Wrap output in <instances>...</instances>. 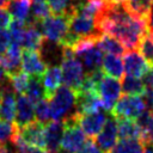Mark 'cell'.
Returning <instances> with one entry per match:
<instances>
[{
    "label": "cell",
    "instance_id": "13",
    "mask_svg": "<svg viewBox=\"0 0 153 153\" xmlns=\"http://www.w3.org/2000/svg\"><path fill=\"white\" fill-rule=\"evenodd\" d=\"M22 47L11 43L8 49L0 55V67L4 68L8 76L14 75L22 71Z\"/></svg>",
    "mask_w": 153,
    "mask_h": 153
},
{
    "label": "cell",
    "instance_id": "47",
    "mask_svg": "<svg viewBox=\"0 0 153 153\" xmlns=\"http://www.w3.org/2000/svg\"><path fill=\"white\" fill-rule=\"evenodd\" d=\"M0 106H1V94H0Z\"/></svg>",
    "mask_w": 153,
    "mask_h": 153
},
{
    "label": "cell",
    "instance_id": "43",
    "mask_svg": "<svg viewBox=\"0 0 153 153\" xmlns=\"http://www.w3.org/2000/svg\"><path fill=\"white\" fill-rule=\"evenodd\" d=\"M142 153H153V146H146Z\"/></svg>",
    "mask_w": 153,
    "mask_h": 153
},
{
    "label": "cell",
    "instance_id": "19",
    "mask_svg": "<svg viewBox=\"0 0 153 153\" xmlns=\"http://www.w3.org/2000/svg\"><path fill=\"white\" fill-rule=\"evenodd\" d=\"M42 84L44 87V97L50 98L54 92L61 86L62 80V71L59 66H49L44 74L41 76Z\"/></svg>",
    "mask_w": 153,
    "mask_h": 153
},
{
    "label": "cell",
    "instance_id": "38",
    "mask_svg": "<svg viewBox=\"0 0 153 153\" xmlns=\"http://www.w3.org/2000/svg\"><path fill=\"white\" fill-rule=\"evenodd\" d=\"M78 153H103V152L98 147V145L93 141V139H88Z\"/></svg>",
    "mask_w": 153,
    "mask_h": 153
},
{
    "label": "cell",
    "instance_id": "28",
    "mask_svg": "<svg viewBox=\"0 0 153 153\" xmlns=\"http://www.w3.org/2000/svg\"><path fill=\"white\" fill-rule=\"evenodd\" d=\"M25 93H26L27 98L33 104L43 98V96H44V87H43L41 76L31 75V78L29 79V85H27V88H26Z\"/></svg>",
    "mask_w": 153,
    "mask_h": 153
},
{
    "label": "cell",
    "instance_id": "7",
    "mask_svg": "<svg viewBox=\"0 0 153 153\" xmlns=\"http://www.w3.org/2000/svg\"><path fill=\"white\" fill-rule=\"evenodd\" d=\"M68 30L81 38H94L98 39L103 33L98 27L94 18L74 13L68 17Z\"/></svg>",
    "mask_w": 153,
    "mask_h": 153
},
{
    "label": "cell",
    "instance_id": "26",
    "mask_svg": "<svg viewBox=\"0 0 153 153\" xmlns=\"http://www.w3.org/2000/svg\"><path fill=\"white\" fill-rule=\"evenodd\" d=\"M145 147L139 139H120L111 153H142Z\"/></svg>",
    "mask_w": 153,
    "mask_h": 153
},
{
    "label": "cell",
    "instance_id": "10",
    "mask_svg": "<svg viewBox=\"0 0 153 153\" xmlns=\"http://www.w3.org/2000/svg\"><path fill=\"white\" fill-rule=\"evenodd\" d=\"M76 122L85 133V135L88 136V139L97 137V135L102 131L105 122H106V115L103 111L91 112V114H79L76 112Z\"/></svg>",
    "mask_w": 153,
    "mask_h": 153
},
{
    "label": "cell",
    "instance_id": "14",
    "mask_svg": "<svg viewBox=\"0 0 153 153\" xmlns=\"http://www.w3.org/2000/svg\"><path fill=\"white\" fill-rule=\"evenodd\" d=\"M48 65L44 62L39 51L23 49L22 53V69L26 74L42 76L47 71Z\"/></svg>",
    "mask_w": 153,
    "mask_h": 153
},
{
    "label": "cell",
    "instance_id": "29",
    "mask_svg": "<svg viewBox=\"0 0 153 153\" xmlns=\"http://www.w3.org/2000/svg\"><path fill=\"white\" fill-rule=\"evenodd\" d=\"M19 134H20V128L17 126V123L0 120V143H5L7 141L13 142V140Z\"/></svg>",
    "mask_w": 153,
    "mask_h": 153
},
{
    "label": "cell",
    "instance_id": "12",
    "mask_svg": "<svg viewBox=\"0 0 153 153\" xmlns=\"http://www.w3.org/2000/svg\"><path fill=\"white\" fill-rule=\"evenodd\" d=\"M117 136H118L117 120L115 117L114 118L110 117L106 120L102 131L97 135V145L103 153H111V151L117 143Z\"/></svg>",
    "mask_w": 153,
    "mask_h": 153
},
{
    "label": "cell",
    "instance_id": "23",
    "mask_svg": "<svg viewBox=\"0 0 153 153\" xmlns=\"http://www.w3.org/2000/svg\"><path fill=\"white\" fill-rule=\"evenodd\" d=\"M117 127H118V136L120 139H139L141 140L142 130L137 126L136 121L121 118L117 120Z\"/></svg>",
    "mask_w": 153,
    "mask_h": 153
},
{
    "label": "cell",
    "instance_id": "27",
    "mask_svg": "<svg viewBox=\"0 0 153 153\" xmlns=\"http://www.w3.org/2000/svg\"><path fill=\"white\" fill-rule=\"evenodd\" d=\"M121 85H122V91L126 94H130V96H143L145 94V85L139 78L126 75L123 76Z\"/></svg>",
    "mask_w": 153,
    "mask_h": 153
},
{
    "label": "cell",
    "instance_id": "20",
    "mask_svg": "<svg viewBox=\"0 0 153 153\" xmlns=\"http://www.w3.org/2000/svg\"><path fill=\"white\" fill-rule=\"evenodd\" d=\"M45 38L43 33L39 31V29L36 26L35 23H27L26 31L24 33L23 41H22V48L26 50H33L39 51L43 47Z\"/></svg>",
    "mask_w": 153,
    "mask_h": 153
},
{
    "label": "cell",
    "instance_id": "33",
    "mask_svg": "<svg viewBox=\"0 0 153 153\" xmlns=\"http://www.w3.org/2000/svg\"><path fill=\"white\" fill-rule=\"evenodd\" d=\"M35 116L36 120L41 123H48V121L51 118L50 114V103L48 98H42L37 103H35Z\"/></svg>",
    "mask_w": 153,
    "mask_h": 153
},
{
    "label": "cell",
    "instance_id": "42",
    "mask_svg": "<svg viewBox=\"0 0 153 153\" xmlns=\"http://www.w3.org/2000/svg\"><path fill=\"white\" fill-rule=\"evenodd\" d=\"M10 0H0V8H7Z\"/></svg>",
    "mask_w": 153,
    "mask_h": 153
},
{
    "label": "cell",
    "instance_id": "11",
    "mask_svg": "<svg viewBox=\"0 0 153 153\" xmlns=\"http://www.w3.org/2000/svg\"><path fill=\"white\" fill-rule=\"evenodd\" d=\"M123 66L127 75L130 76H143L146 72L151 69V65L143 59V56L136 51V49L127 50L123 54Z\"/></svg>",
    "mask_w": 153,
    "mask_h": 153
},
{
    "label": "cell",
    "instance_id": "35",
    "mask_svg": "<svg viewBox=\"0 0 153 153\" xmlns=\"http://www.w3.org/2000/svg\"><path fill=\"white\" fill-rule=\"evenodd\" d=\"M12 143L14 145L17 153H49L47 149H44V147H38V146L27 143L26 141L23 140L20 134L13 140Z\"/></svg>",
    "mask_w": 153,
    "mask_h": 153
},
{
    "label": "cell",
    "instance_id": "16",
    "mask_svg": "<svg viewBox=\"0 0 153 153\" xmlns=\"http://www.w3.org/2000/svg\"><path fill=\"white\" fill-rule=\"evenodd\" d=\"M65 131L63 122L53 121L48 122L44 126V136H45V148L49 153H57L61 147V141Z\"/></svg>",
    "mask_w": 153,
    "mask_h": 153
},
{
    "label": "cell",
    "instance_id": "22",
    "mask_svg": "<svg viewBox=\"0 0 153 153\" xmlns=\"http://www.w3.org/2000/svg\"><path fill=\"white\" fill-rule=\"evenodd\" d=\"M103 72L109 74V76L120 79L123 76V61L120 59V56L114 55V54H106L103 59Z\"/></svg>",
    "mask_w": 153,
    "mask_h": 153
},
{
    "label": "cell",
    "instance_id": "17",
    "mask_svg": "<svg viewBox=\"0 0 153 153\" xmlns=\"http://www.w3.org/2000/svg\"><path fill=\"white\" fill-rule=\"evenodd\" d=\"M20 136L27 143H31L38 147H45L44 124L37 120L20 128Z\"/></svg>",
    "mask_w": 153,
    "mask_h": 153
},
{
    "label": "cell",
    "instance_id": "5",
    "mask_svg": "<svg viewBox=\"0 0 153 153\" xmlns=\"http://www.w3.org/2000/svg\"><path fill=\"white\" fill-rule=\"evenodd\" d=\"M26 23H35L39 31L43 33L44 38L49 42L60 44L62 38L68 32V17L66 16H55L51 14L50 17L43 20L36 22H26Z\"/></svg>",
    "mask_w": 153,
    "mask_h": 153
},
{
    "label": "cell",
    "instance_id": "34",
    "mask_svg": "<svg viewBox=\"0 0 153 153\" xmlns=\"http://www.w3.org/2000/svg\"><path fill=\"white\" fill-rule=\"evenodd\" d=\"M10 78V84L11 86L13 87L14 92L16 93H19V94H24L26 92V88H27V85H29V76L25 72H19L14 75H11L8 76Z\"/></svg>",
    "mask_w": 153,
    "mask_h": 153
},
{
    "label": "cell",
    "instance_id": "25",
    "mask_svg": "<svg viewBox=\"0 0 153 153\" xmlns=\"http://www.w3.org/2000/svg\"><path fill=\"white\" fill-rule=\"evenodd\" d=\"M123 4L134 17L147 22V17L153 4V0H127Z\"/></svg>",
    "mask_w": 153,
    "mask_h": 153
},
{
    "label": "cell",
    "instance_id": "9",
    "mask_svg": "<svg viewBox=\"0 0 153 153\" xmlns=\"http://www.w3.org/2000/svg\"><path fill=\"white\" fill-rule=\"evenodd\" d=\"M61 71H62V80L65 85L76 92L80 88L85 78L84 66L81 61L76 60L75 57L65 59L61 61Z\"/></svg>",
    "mask_w": 153,
    "mask_h": 153
},
{
    "label": "cell",
    "instance_id": "36",
    "mask_svg": "<svg viewBox=\"0 0 153 153\" xmlns=\"http://www.w3.org/2000/svg\"><path fill=\"white\" fill-rule=\"evenodd\" d=\"M51 13L55 16H66L69 14L71 0H48Z\"/></svg>",
    "mask_w": 153,
    "mask_h": 153
},
{
    "label": "cell",
    "instance_id": "21",
    "mask_svg": "<svg viewBox=\"0 0 153 153\" xmlns=\"http://www.w3.org/2000/svg\"><path fill=\"white\" fill-rule=\"evenodd\" d=\"M32 0H10L7 5V11L13 19L26 22L30 17Z\"/></svg>",
    "mask_w": 153,
    "mask_h": 153
},
{
    "label": "cell",
    "instance_id": "37",
    "mask_svg": "<svg viewBox=\"0 0 153 153\" xmlns=\"http://www.w3.org/2000/svg\"><path fill=\"white\" fill-rule=\"evenodd\" d=\"M11 33L4 29H0V55H2L11 45Z\"/></svg>",
    "mask_w": 153,
    "mask_h": 153
},
{
    "label": "cell",
    "instance_id": "48",
    "mask_svg": "<svg viewBox=\"0 0 153 153\" xmlns=\"http://www.w3.org/2000/svg\"><path fill=\"white\" fill-rule=\"evenodd\" d=\"M11 153H14V152H13V151H11Z\"/></svg>",
    "mask_w": 153,
    "mask_h": 153
},
{
    "label": "cell",
    "instance_id": "46",
    "mask_svg": "<svg viewBox=\"0 0 153 153\" xmlns=\"http://www.w3.org/2000/svg\"><path fill=\"white\" fill-rule=\"evenodd\" d=\"M32 1H47V0H32Z\"/></svg>",
    "mask_w": 153,
    "mask_h": 153
},
{
    "label": "cell",
    "instance_id": "32",
    "mask_svg": "<svg viewBox=\"0 0 153 153\" xmlns=\"http://www.w3.org/2000/svg\"><path fill=\"white\" fill-rule=\"evenodd\" d=\"M26 27H27V23L26 22L12 19V22L10 24V33H11L12 43L19 44L22 47V41H23L24 33L26 31Z\"/></svg>",
    "mask_w": 153,
    "mask_h": 153
},
{
    "label": "cell",
    "instance_id": "40",
    "mask_svg": "<svg viewBox=\"0 0 153 153\" xmlns=\"http://www.w3.org/2000/svg\"><path fill=\"white\" fill-rule=\"evenodd\" d=\"M142 82L145 85V90L147 88H153V69H149L142 76Z\"/></svg>",
    "mask_w": 153,
    "mask_h": 153
},
{
    "label": "cell",
    "instance_id": "24",
    "mask_svg": "<svg viewBox=\"0 0 153 153\" xmlns=\"http://www.w3.org/2000/svg\"><path fill=\"white\" fill-rule=\"evenodd\" d=\"M97 44L103 51H106L108 54H114V55H117V56L123 55L127 51L124 45L117 38H115V37H112L108 33H103L98 38Z\"/></svg>",
    "mask_w": 153,
    "mask_h": 153
},
{
    "label": "cell",
    "instance_id": "4",
    "mask_svg": "<svg viewBox=\"0 0 153 153\" xmlns=\"http://www.w3.org/2000/svg\"><path fill=\"white\" fill-rule=\"evenodd\" d=\"M63 124L65 131L60 149L66 153H78L87 140L85 133L76 122V114L74 112L68 118H66L63 121Z\"/></svg>",
    "mask_w": 153,
    "mask_h": 153
},
{
    "label": "cell",
    "instance_id": "31",
    "mask_svg": "<svg viewBox=\"0 0 153 153\" xmlns=\"http://www.w3.org/2000/svg\"><path fill=\"white\" fill-rule=\"evenodd\" d=\"M51 10L49 4H47L45 1H33L32 6H31V16L29 17V19L26 22H36V20H43L48 17H50Z\"/></svg>",
    "mask_w": 153,
    "mask_h": 153
},
{
    "label": "cell",
    "instance_id": "8",
    "mask_svg": "<svg viewBox=\"0 0 153 153\" xmlns=\"http://www.w3.org/2000/svg\"><path fill=\"white\" fill-rule=\"evenodd\" d=\"M121 92H122V85L120 80L112 76L104 75L98 85V94L103 104V110L111 112L114 105L120 99Z\"/></svg>",
    "mask_w": 153,
    "mask_h": 153
},
{
    "label": "cell",
    "instance_id": "45",
    "mask_svg": "<svg viewBox=\"0 0 153 153\" xmlns=\"http://www.w3.org/2000/svg\"><path fill=\"white\" fill-rule=\"evenodd\" d=\"M115 2H120V4H123V2H126L127 0H114Z\"/></svg>",
    "mask_w": 153,
    "mask_h": 153
},
{
    "label": "cell",
    "instance_id": "15",
    "mask_svg": "<svg viewBox=\"0 0 153 153\" xmlns=\"http://www.w3.org/2000/svg\"><path fill=\"white\" fill-rule=\"evenodd\" d=\"M1 94V106H0V120L6 122H13L16 120L17 112V99L16 92L11 86L10 81L0 90Z\"/></svg>",
    "mask_w": 153,
    "mask_h": 153
},
{
    "label": "cell",
    "instance_id": "2",
    "mask_svg": "<svg viewBox=\"0 0 153 153\" xmlns=\"http://www.w3.org/2000/svg\"><path fill=\"white\" fill-rule=\"evenodd\" d=\"M51 120L63 122L76 110V92L68 86H60L49 98Z\"/></svg>",
    "mask_w": 153,
    "mask_h": 153
},
{
    "label": "cell",
    "instance_id": "39",
    "mask_svg": "<svg viewBox=\"0 0 153 153\" xmlns=\"http://www.w3.org/2000/svg\"><path fill=\"white\" fill-rule=\"evenodd\" d=\"M12 19L11 14L6 8H0V29H5L6 26H10Z\"/></svg>",
    "mask_w": 153,
    "mask_h": 153
},
{
    "label": "cell",
    "instance_id": "44",
    "mask_svg": "<svg viewBox=\"0 0 153 153\" xmlns=\"http://www.w3.org/2000/svg\"><path fill=\"white\" fill-rule=\"evenodd\" d=\"M148 104H149V111L153 114V99H151L149 102H147Z\"/></svg>",
    "mask_w": 153,
    "mask_h": 153
},
{
    "label": "cell",
    "instance_id": "41",
    "mask_svg": "<svg viewBox=\"0 0 153 153\" xmlns=\"http://www.w3.org/2000/svg\"><path fill=\"white\" fill-rule=\"evenodd\" d=\"M147 27H148V31L153 35V4L151 6V10H149V13L147 17Z\"/></svg>",
    "mask_w": 153,
    "mask_h": 153
},
{
    "label": "cell",
    "instance_id": "30",
    "mask_svg": "<svg viewBox=\"0 0 153 153\" xmlns=\"http://www.w3.org/2000/svg\"><path fill=\"white\" fill-rule=\"evenodd\" d=\"M137 49L143 59L149 65H153V35L149 31H146L142 35Z\"/></svg>",
    "mask_w": 153,
    "mask_h": 153
},
{
    "label": "cell",
    "instance_id": "3",
    "mask_svg": "<svg viewBox=\"0 0 153 153\" xmlns=\"http://www.w3.org/2000/svg\"><path fill=\"white\" fill-rule=\"evenodd\" d=\"M97 41L98 39L94 38H81L72 48L75 56L80 59L87 72L99 69L103 63V50L98 47Z\"/></svg>",
    "mask_w": 153,
    "mask_h": 153
},
{
    "label": "cell",
    "instance_id": "18",
    "mask_svg": "<svg viewBox=\"0 0 153 153\" xmlns=\"http://www.w3.org/2000/svg\"><path fill=\"white\" fill-rule=\"evenodd\" d=\"M35 106L26 94H19L17 98V112L16 123L19 128L35 121Z\"/></svg>",
    "mask_w": 153,
    "mask_h": 153
},
{
    "label": "cell",
    "instance_id": "6",
    "mask_svg": "<svg viewBox=\"0 0 153 153\" xmlns=\"http://www.w3.org/2000/svg\"><path fill=\"white\" fill-rule=\"evenodd\" d=\"M146 106L147 104L141 98V96L124 94L114 105L111 110V115L116 120H121V118L136 120L146 110Z\"/></svg>",
    "mask_w": 153,
    "mask_h": 153
},
{
    "label": "cell",
    "instance_id": "1",
    "mask_svg": "<svg viewBox=\"0 0 153 153\" xmlns=\"http://www.w3.org/2000/svg\"><path fill=\"white\" fill-rule=\"evenodd\" d=\"M97 24L102 33H108L117 38L126 49H136L142 35L148 31L147 22L134 17L120 2H110L105 6Z\"/></svg>",
    "mask_w": 153,
    "mask_h": 153
}]
</instances>
